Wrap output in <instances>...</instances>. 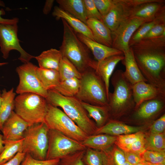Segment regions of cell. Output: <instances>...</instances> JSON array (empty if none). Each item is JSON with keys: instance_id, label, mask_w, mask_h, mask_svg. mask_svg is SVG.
Segmentation results:
<instances>
[{"instance_id": "8d00e7d4", "label": "cell", "mask_w": 165, "mask_h": 165, "mask_svg": "<svg viewBox=\"0 0 165 165\" xmlns=\"http://www.w3.org/2000/svg\"><path fill=\"white\" fill-rule=\"evenodd\" d=\"M145 137V134L141 131L134 133L120 135L117 136L115 144L119 148L122 149Z\"/></svg>"}, {"instance_id": "f546056e", "label": "cell", "mask_w": 165, "mask_h": 165, "mask_svg": "<svg viewBox=\"0 0 165 165\" xmlns=\"http://www.w3.org/2000/svg\"><path fill=\"white\" fill-rule=\"evenodd\" d=\"M23 140H4V148L0 154V165L13 158L18 152H22Z\"/></svg>"}, {"instance_id": "3957f363", "label": "cell", "mask_w": 165, "mask_h": 165, "mask_svg": "<svg viewBox=\"0 0 165 165\" xmlns=\"http://www.w3.org/2000/svg\"><path fill=\"white\" fill-rule=\"evenodd\" d=\"M63 34L59 50L81 73L94 69L96 61L90 57L87 47L79 39L76 33L63 19Z\"/></svg>"}, {"instance_id": "7a4b0ae2", "label": "cell", "mask_w": 165, "mask_h": 165, "mask_svg": "<svg viewBox=\"0 0 165 165\" xmlns=\"http://www.w3.org/2000/svg\"><path fill=\"white\" fill-rule=\"evenodd\" d=\"M48 103L61 107L65 113L88 135H94L97 128L89 117L81 101L75 97L64 96L53 89L48 90Z\"/></svg>"}, {"instance_id": "e575fe53", "label": "cell", "mask_w": 165, "mask_h": 165, "mask_svg": "<svg viewBox=\"0 0 165 165\" xmlns=\"http://www.w3.org/2000/svg\"><path fill=\"white\" fill-rule=\"evenodd\" d=\"M103 151L105 155L106 165H123L126 162L124 153L116 146Z\"/></svg>"}, {"instance_id": "bcb514c9", "label": "cell", "mask_w": 165, "mask_h": 165, "mask_svg": "<svg viewBox=\"0 0 165 165\" xmlns=\"http://www.w3.org/2000/svg\"><path fill=\"white\" fill-rule=\"evenodd\" d=\"M123 152L126 161L132 165L142 162L144 161L142 156L139 154L129 151Z\"/></svg>"}, {"instance_id": "7402d4cb", "label": "cell", "mask_w": 165, "mask_h": 165, "mask_svg": "<svg viewBox=\"0 0 165 165\" xmlns=\"http://www.w3.org/2000/svg\"><path fill=\"white\" fill-rule=\"evenodd\" d=\"M123 54L124 59L121 61L125 67L124 74L126 78L132 85L141 81L147 82L138 67L131 49Z\"/></svg>"}, {"instance_id": "f35d334b", "label": "cell", "mask_w": 165, "mask_h": 165, "mask_svg": "<svg viewBox=\"0 0 165 165\" xmlns=\"http://www.w3.org/2000/svg\"><path fill=\"white\" fill-rule=\"evenodd\" d=\"M142 157L144 161L152 164L165 163V152L146 150Z\"/></svg>"}, {"instance_id": "836d02e7", "label": "cell", "mask_w": 165, "mask_h": 165, "mask_svg": "<svg viewBox=\"0 0 165 165\" xmlns=\"http://www.w3.org/2000/svg\"><path fill=\"white\" fill-rule=\"evenodd\" d=\"M146 150L165 152V139L163 133L159 134H150L145 139Z\"/></svg>"}, {"instance_id": "f5cc1de1", "label": "cell", "mask_w": 165, "mask_h": 165, "mask_svg": "<svg viewBox=\"0 0 165 165\" xmlns=\"http://www.w3.org/2000/svg\"><path fill=\"white\" fill-rule=\"evenodd\" d=\"M134 165H146L144 162V160L141 163H139Z\"/></svg>"}, {"instance_id": "2e32d148", "label": "cell", "mask_w": 165, "mask_h": 165, "mask_svg": "<svg viewBox=\"0 0 165 165\" xmlns=\"http://www.w3.org/2000/svg\"><path fill=\"white\" fill-rule=\"evenodd\" d=\"M132 88L135 108L144 101L165 97V92L146 82H137L132 85Z\"/></svg>"}, {"instance_id": "7c38bea8", "label": "cell", "mask_w": 165, "mask_h": 165, "mask_svg": "<svg viewBox=\"0 0 165 165\" xmlns=\"http://www.w3.org/2000/svg\"><path fill=\"white\" fill-rule=\"evenodd\" d=\"M144 2V0H114L112 8L103 17V22L112 32L121 23L131 17L136 7Z\"/></svg>"}, {"instance_id": "f907efd6", "label": "cell", "mask_w": 165, "mask_h": 165, "mask_svg": "<svg viewBox=\"0 0 165 165\" xmlns=\"http://www.w3.org/2000/svg\"><path fill=\"white\" fill-rule=\"evenodd\" d=\"M3 135L0 134V154L2 152L4 148Z\"/></svg>"}, {"instance_id": "b9f144b4", "label": "cell", "mask_w": 165, "mask_h": 165, "mask_svg": "<svg viewBox=\"0 0 165 165\" xmlns=\"http://www.w3.org/2000/svg\"><path fill=\"white\" fill-rule=\"evenodd\" d=\"M145 143V137L121 149L123 151L132 152L142 156L143 153L146 150Z\"/></svg>"}, {"instance_id": "4316f807", "label": "cell", "mask_w": 165, "mask_h": 165, "mask_svg": "<svg viewBox=\"0 0 165 165\" xmlns=\"http://www.w3.org/2000/svg\"><path fill=\"white\" fill-rule=\"evenodd\" d=\"M59 7L86 24L83 0H57Z\"/></svg>"}, {"instance_id": "7bdbcfd3", "label": "cell", "mask_w": 165, "mask_h": 165, "mask_svg": "<svg viewBox=\"0 0 165 165\" xmlns=\"http://www.w3.org/2000/svg\"><path fill=\"white\" fill-rule=\"evenodd\" d=\"M93 0L97 8L102 17L108 13L114 3V0Z\"/></svg>"}, {"instance_id": "83f0119b", "label": "cell", "mask_w": 165, "mask_h": 165, "mask_svg": "<svg viewBox=\"0 0 165 165\" xmlns=\"http://www.w3.org/2000/svg\"><path fill=\"white\" fill-rule=\"evenodd\" d=\"M36 72L41 84L47 91L53 89L61 82L59 72L56 70L37 67Z\"/></svg>"}, {"instance_id": "d590c367", "label": "cell", "mask_w": 165, "mask_h": 165, "mask_svg": "<svg viewBox=\"0 0 165 165\" xmlns=\"http://www.w3.org/2000/svg\"><path fill=\"white\" fill-rule=\"evenodd\" d=\"M83 160L86 165H106L105 154L102 151L86 148Z\"/></svg>"}, {"instance_id": "9a60e30c", "label": "cell", "mask_w": 165, "mask_h": 165, "mask_svg": "<svg viewBox=\"0 0 165 165\" xmlns=\"http://www.w3.org/2000/svg\"><path fill=\"white\" fill-rule=\"evenodd\" d=\"M165 1L150 0L147 2L138 5L135 9L132 17H140L148 22L165 16Z\"/></svg>"}, {"instance_id": "7dc6e473", "label": "cell", "mask_w": 165, "mask_h": 165, "mask_svg": "<svg viewBox=\"0 0 165 165\" xmlns=\"http://www.w3.org/2000/svg\"><path fill=\"white\" fill-rule=\"evenodd\" d=\"M0 6L6 7L4 2L0 0ZM5 12L3 9H0V24H17L19 21V19L17 18H14L12 19H5L2 18V16L5 15Z\"/></svg>"}, {"instance_id": "5b68a950", "label": "cell", "mask_w": 165, "mask_h": 165, "mask_svg": "<svg viewBox=\"0 0 165 165\" xmlns=\"http://www.w3.org/2000/svg\"><path fill=\"white\" fill-rule=\"evenodd\" d=\"M79 91L75 96L81 101L92 105L108 106V96L104 82L94 70L82 73Z\"/></svg>"}, {"instance_id": "c3c4849f", "label": "cell", "mask_w": 165, "mask_h": 165, "mask_svg": "<svg viewBox=\"0 0 165 165\" xmlns=\"http://www.w3.org/2000/svg\"><path fill=\"white\" fill-rule=\"evenodd\" d=\"M25 154L23 152H18L11 159L0 165H20Z\"/></svg>"}, {"instance_id": "5bb4252c", "label": "cell", "mask_w": 165, "mask_h": 165, "mask_svg": "<svg viewBox=\"0 0 165 165\" xmlns=\"http://www.w3.org/2000/svg\"><path fill=\"white\" fill-rule=\"evenodd\" d=\"M31 125L13 111L2 126L1 131L3 140L17 141L23 139L25 132Z\"/></svg>"}, {"instance_id": "d6a6232c", "label": "cell", "mask_w": 165, "mask_h": 165, "mask_svg": "<svg viewBox=\"0 0 165 165\" xmlns=\"http://www.w3.org/2000/svg\"><path fill=\"white\" fill-rule=\"evenodd\" d=\"M163 22H165V16L143 24L135 31L131 37L129 44V47L142 39L155 25Z\"/></svg>"}, {"instance_id": "484cf974", "label": "cell", "mask_w": 165, "mask_h": 165, "mask_svg": "<svg viewBox=\"0 0 165 165\" xmlns=\"http://www.w3.org/2000/svg\"><path fill=\"white\" fill-rule=\"evenodd\" d=\"M16 94L13 88L9 91H7L5 89L2 90V102L0 107V131L2 130L5 121L14 111Z\"/></svg>"}, {"instance_id": "ffe728a7", "label": "cell", "mask_w": 165, "mask_h": 165, "mask_svg": "<svg viewBox=\"0 0 165 165\" xmlns=\"http://www.w3.org/2000/svg\"><path fill=\"white\" fill-rule=\"evenodd\" d=\"M86 25L91 31L94 41L112 47V32L103 22L90 18L87 20Z\"/></svg>"}, {"instance_id": "52a82bcc", "label": "cell", "mask_w": 165, "mask_h": 165, "mask_svg": "<svg viewBox=\"0 0 165 165\" xmlns=\"http://www.w3.org/2000/svg\"><path fill=\"white\" fill-rule=\"evenodd\" d=\"M49 129L42 123L30 126L24 132L22 152L38 160H46Z\"/></svg>"}, {"instance_id": "8992f818", "label": "cell", "mask_w": 165, "mask_h": 165, "mask_svg": "<svg viewBox=\"0 0 165 165\" xmlns=\"http://www.w3.org/2000/svg\"><path fill=\"white\" fill-rule=\"evenodd\" d=\"M45 97L37 94H19L15 99L14 112L31 125L43 123L47 108Z\"/></svg>"}, {"instance_id": "9c48e42d", "label": "cell", "mask_w": 165, "mask_h": 165, "mask_svg": "<svg viewBox=\"0 0 165 165\" xmlns=\"http://www.w3.org/2000/svg\"><path fill=\"white\" fill-rule=\"evenodd\" d=\"M86 148L81 142L72 139L55 130L49 129L46 160L61 159Z\"/></svg>"}, {"instance_id": "cb8c5ba5", "label": "cell", "mask_w": 165, "mask_h": 165, "mask_svg": "<svg viewBox=\"0 0 165 165\" xmlns=\"http://www.w3.org/2000/svg\"><path fill=\"white\" fill-rule=\"evenodd\" d=\"M117 136L105 134L88 136L82 142L86 148L105 151L109 149L115 144Z\"/></svg>"}, {"instance_id": "ac0fdd59", "label": "cell", "mask_w": 165, "mask_h": 165, "mask_svg": "<svg viewBox=\"0 0 165 165\" xmlns=\"http://www.w3.org/2000/svg\"><path fill=\"white\" fill-rule=\"evenodd\" d=\"M76 33L79 39L92 52L97 62L112 56L124 54L118 50L97 43L82 34Z\"/></svg>"}, {"instance_id": "4dcf8cb0", "label": "cell", "mask_w": 165, "mask_h": 165, "mask_svg": "<svg viewBox=\"0 0 165 165\" xmlns=\"http://www.w3.org/2000/svg\"><path fill=\"white\" fill-rule=\"evenodd\" d=\"M80 85V79L72 78L61 81L53 89L64 96L75 97L79 91Z\"/></svg>"}, {"instance_id": "681fc988", "label": "cell", "mask_w": 165, "mask_h": 165, "mask_svg": "<svg viewBox=\"0 0 165 165\" xmlns=\"http://www.w3.org/2000/svg\"><path fill=\"white\" fill-rule=\"evenodd\" d=\"M54 2L53 0H47L46 1L43 9V12L44 14L46 15L50 12L53 5Z\"/></svg>"}, {"instance_id": "f1b7e54d", "label": "cell", "mask_w": 165, "mask_h": 165, "mask_svg": "<svg viewBox=\"0 0 165 165\" xmlns=\"http://www.w3.org/2000/svg\"><path fill=\"white\" fill-rule=\"evenodd\" d=\"M81 103L89 117L95 120L97 126L99 128L103 126L109 117L108 107L92 105L82 101Z\"/></svg>"}, {"instance_id": "44dd1931", "label": "cell", "mask_w": 165, "mask_h": 165, "mask_svg": "<svg viewBox=\"0 0 165 165\" xmlns=\"http://www.w3.org/2000/svg\"><path fill=\"white\" fill-rule=\"evenodd\" d=\"M52 15L57 18L64 20L76 33L82 34L94 41L91 31L86 24L59 6L54 7Z\"/></svg>"}, {"instance_id": "4fadbf2b", "label": "cell", "mask_w": 165, "mask_h": 165, "mask_svg": "<svg viewBox=\"0 0 165 165\" xmlns=\"http://www.w3.org/2000/svg\"><path fill=\"white\" fill-rule=\"evenodd\" d=\"M146 20L136 16L129 18L121 23L112 32V47L124 53L129 50L130 39L135 31Z\"/></svg>"}, {"instance_id": "ba28073f", "label": "cell", "mask_w": 165, "mask_h": 165, "mask_svg": "<svg viewBox=\"0 0 165 165\" xmlns=\"http://www.w3.org/2000/svg\"><path fill=\"white\" fill-rule=\"evenodd\" d=\"M44 122L49 129L57 131L79 142H82L89 136L63 111L49 103Z\"/></svg>"}, {"instance_id": "f6af8a7d", "label": "cell", "mask_w": 165, "mask_h": 165, "mask_svg": "<svg viewBox=\"0 0 165 165\" xmlns=\"http://www.w3.org/2000/svg\"><path fill=\"white\" fill-rule=\"evenodd\" d=\"M163 34H165V22L155 25L143 38L156 37Z\"/></svg>"}, {"instance_id": "74e56055", "label": "cell", "mask_w": 165, "mask_h": 165, "mask_svg": "<svg viewBox=\"0 0 165 165\" xmlns=\"http://www.w3.org/2000/svg\"><path fill=\"white\" fill-rule=\"evenodd\" d=\"M86 150L75 152L61 159L57 165H86L83 160Z\"/></svg>"}, {"instance_id": "d6986e66", "label": "cell", "mask_w": 165, "mask_h": 165, "mask_svg": "<svg viewBox=\"0 0 165 165\" xmlns=\"http://www.w3.org/2000/svg\"><path fill=\"white\" fill-rule=\"evenodd\" d=\"M124 59V54L116 55L108 57L99 62L96 61L93 69L104 82L108 96L110 78L116 65Z\"/></svg>"}, {"instance_id": "e0dca14e", "label": "cell", "mask_w": 165, "mask_h": 165, "mask_svg": "<svg viewBox=\"0 0 165 165\" xmlns=\"http://www.w3.org/2000/svg\"><path fill=\"white\" fill-rule=\"evenodd\" d=\"M165 97L153 99L144 102L134 108L133 117L137 120H150L160 114L164 110Z\"/></svg>"}, {"instance_id": "11a10c76", "label": "cell", "mask_w": 165, "mask_h": 165, "mask_svg": "<svg viewBox=\"0 0 165 165\" xmlns=\"http://www.w3.org/2000/svg\"><path fill=\"white\" fill-rule=\"evenodd\" d=\"M2 102V96H1V91H0V107L1 105Z\"/></svg>"}, {"instance_id": "603a6c76", "label": "cell", "mask_w": 165, "mask_h": 165, "mask_svg": "<svg viewBox=\"0 0 165 165\" xmlns=\"http://www.w3.org/2000/svg\"><path fill=\"white\" fill-rule=\"evenodd\" d=\"M142 128L126 125L112 120L106 124L97 128L94 134H105L116 136L120 135L135 133L140 131Z\"/></svg>"}, {"instance_id": "d4e9b609", "label": "cell", "mask_w": 165, "mask_h": 165, "mask_svg": "<svg viewBox=\"0 0 165 165\" xmlns=\"http://www.w3.org/2000/svg\"><path fill=\"white\" fill-rule=\"evenodd\" d=\"M63 57L59 50L51 48L42 52L35 58L38 61L39 67L58 71Z\"/></svg>"}, {"instance_id": "9f6ffc18", "label": "cell", "mask_w": 165, "mask_h": 165, "mask_svg": "<svg viewBox=\"0 0 165 165\" xmlns=\"http://www.w3.org/2000/svg\"><path fill=\"white\" fill-rule=\"evenodd\" d=\"M123 165H132L127 162H126Z\"/></svg>"}, {"instance_id": "816d5d0a", "label": "cell", "mask_w": 165, "mask_h": 165, "mask_svg": "<svg viewBox=\"0 0 165 165\" xmlns=\"http://www.w3.org/2000/svg\"><path fill=\"white\" fill-rule=\"evenodd\" d=\"M146 165H165V163H159V164H152L144 161Z\"/></svg>"}, {"instance_id": "1f68e13d", "label": "cell", "mask_w": 165, "mask_h": 165, "mask_svg": "<svg viewBox=\"0 0 165 165\" xmlns=\"http://www.w3.org/2000/svg\"><path fill=\"white\" fill-rule=\"evenodd\" d=\"M58 72L61 81L74 78L80 79L82 76V73L74 65L64 57L61 63Z\"/></svg>"}, {"instance_id": "ab89813d", "label": "cell", "mask_w": 165, "mask_h": 165, "mask_svg": "<svg viewBox=\"0 0 165 165\" xmlns=\"http://www.w3.org/2000/svg\"><path fill=\"white\" fill-rule=\"evenodd\" d=\"M85 14L87 19L94 18L103 22V17L97 8L93 0H83Z\"/></svg>"}, {"instance_id": "8fae6325", "label": "cell", "mask_w": 165, "mask_h": 165, "mask_svg": "<svg viewBox=\"0 0 165 165\" xmlns=\"http://www.w3.org/2000/svg\"><path fill=\"white\" fill-rule=\"evenodd\" d=\"M38 67L30 62L17 67L16 71L19 78V82L16 90L18 94L33 93L45 98L48 96V91L43 86L36 75Z\"/></svg>"}, {"instance_id": "6da1fadb", "label": "cell", "mask_w": 165, "mask_h": 165, "mask_svg": "<svg viewBox=\"0 0 165 165\" xmlns=\"http://www.w3.org/2000/svg\"><path fill=\"white\" fill-rule=\"evenodd\" d=\"M130 48L147 82L165 92V34L143 38Z\"/></svg>"}, {"instance_id": "30bf717a", "label": "cell", "mask_w": 165, "mask_h": 165, "mask_svg": "<svg viewBox=\"0 0 165 165\" xmlns=\"http://www.w3.org/2000/svg\"><path fill=\"white\" fill-rule=\"evenodd\" d=\"M17 24H0V47L3 58L6 59L12 50L20 53L18 59L24 63L30 62L35 57L25 51L21 47L17 37Z\"/></svg>"}, {"instance_id": "ee69618b", "label": "cell", "mask_w": 165, "mask_h": 165, "mask_svg": "<svg viewBox=\"0 0 165 165\" xmlns=\"http://www.w3.org/2000/svg\"><path fill=\"white\" fill-rule=\"evenodd\" d=\"M165 129V114H163L156 119L152 126L150 129L151 134H161Z\"/></svg>"}, {"instance_id": "277c9868", "label": "cell", "mask_w": 165, "mask_h": 165, "mask_svg": "<svg viewBox=\"0 0 165 165\" xmlns=\"http://www.w3.org/2000/svg\"><path fill=\"white\" fill-rule=\"evenodd\" d=\"M111 83L113 93L108 94V108L114 116H119L134 108L135 104L132 91V85L125 76L124 71L116 70L112 75Z\"/></svg>"}, {"instance_id": "60d3db41", "label": "cell", "mask_w": 165, "mask_h": 165, "mask_svg": "<svg viewBox=\"0 0 165 165\" xmlns=\"http://www.w3.org/2000/svg\"><path fill=\"white\" fill-rule=\"evenodd\" d=\"M60 159L39 160L26 154L20 165H57Z\"/></svg>"}, {"instance_id": "db71d44e", "label": "cell", "mask_w": 165, "mask_h": 165, "mask_svg": "<svg viewBox=\"0 0 165 165\" xmlns=\"http://www.w3.org/2000/svg\"><path fill=\"white\" fill-rule=\"evenodd\" d=\"M8 64V62H0V67L7 64Z\"/></svg>"}]
</instances>
